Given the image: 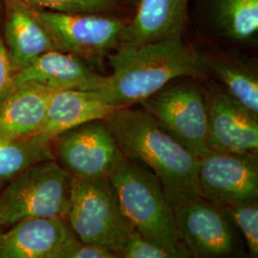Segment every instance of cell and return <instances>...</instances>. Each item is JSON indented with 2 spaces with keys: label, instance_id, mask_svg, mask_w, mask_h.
Masks as SVG:
<instances>
[{
  "label": "cell",
  "instance_id": "obj_1",
  "mask_svg": "<svg viewBox=\"0 0 258 258\" xmlns=\"http://www.w3.org/2000/svg\"><path fill=\"white\" fill-rule=\"evenodd\" d=\"M112 73L92 90L118 107L138 104L181 78L206 77V56L180 38L137 45H120L106 56Z\"/></svg>",
  "mask_w": 258,
  "mask_h": 258
},
{
  "label": "cell",
  "instance_id": "obj_2",
  "mask_svg": "<svg viewBox=\"0 0 258 258\" xmlns=\"http://www.w3.org/2000/svg\"><path fill=\"white\" fill-rule=\"evenodd\" d=\"M121 153L148 166L173 209L200 198L196 186L198 158L164 128L148 111L121 107L104 120Z\"/></svg>",
  "mask_w": 258,
  "mask_h": 258
},
{
  "label": "cell",
  "instance_id": "obj_3",
  "mask_svg": "<svg viewBox=\"0 0 258 258\" xmlns=\"http://www.w3.org/2000/svg\"><path fill=\"white\" fill-rule=\"evenodd\" d=\"M108 180L135 231L170 250L177 258L191 256L177 231L174 209L156 176L138 162L124 157Z\"/></svg>",
  "mask_w": 258,
  "mask_h": 258
},
{
  "label": "cell",
  "instance_id": "obj_4",
  "mask_svg": "<svg viewBox=\"0 0 258 258\" xmlns=\"http://www.w3.org/2000/svg\"><path fill=\"white\" fill-rule=\"evenodd\" d=\"M72 182V175L55 159L29 166L0 194V227L32 218H66Z\"/></svg>",
  "mask_w": 258,
  "mask_h": 258
},
{
  "label": "cell",
  "instance_id": "obj_5",
  "mask_svg": "<svg viewBox=\"0 0 258 258\" xmlns=\"http://www.w3.org/2000/svg\"><path fill=\"white\" fill-rule=\"evenodd\" d=\"M66 219L77 238L120 252L135 231L120 209L108 178H73Z\"/></svg>",
  "mask_w": 258,
  "mask_h": 258
},
{
  "label": "cell",
  "instance_id": "obj_6",
  "mask_svg": "<svg viewBox=\"0 0 258 258\" xmlns=\"http://www.w3.org/2000/svg\"><path fill=\"white\" fill-rule=\"evenodd\" d=\"M32 10L55 50L101 62L120 44L123 20L103 14H73Z\"/></svg>",
  "mask_w": 258,
  "mask_h": 258
},
{
  "label": "cell",
  "instance_id": "obj_7",
  "mask_svg": "<svg viewBox=\"0 0 258 258\" xmlns=\"http://www.w3.org/2000/svg\"><path fill=\"white\" fill-rule=\"evenodd\" d=\"M141 104L197 158L210 149L207 99L196 85L184 83L162 89Z\"/></svg>",
  "mask_w": 258,
  "mask_h": 258
},
{
  "label": "cell",
  "instance_id": "obj_8",
  "mask_svg": "<svg viewBox=\"0 0 258 258\" xmlns=\"http://www.w3.org/2000/svg\"><path fill=\"white\" fill-rule=\"evenodd\" d=\"M57 163L73 178H108L124 158L104 120L81 124L54 141Z\"/></svg>",
  "mask_w": 258,
  "mask_h": 258
},
{
  "label": "cell",
  "instance_id": "obj_9",
  "mask_svg": "<svg viewBox=\"0 0 258 258\" xmlns=\"http://www.w3.org/2000/svg\"><path fill=\"white\" fill-rule=\"evenodd\" d=\"M256 154H235L209 149L198 158L196 186L199 197L220 207L257 202Z\"/></svg>",
  "mask_w": 258,
  "mask_h": 258
},
{
  "label": "cell",
  "instance_id": "obj_10",
  "mask_svg": "<svg viewBox=\"0 0 258 258\" xmlns=\"http://www.w3.org/2000/svg\"><path fill=\"white\" fill-rule=\"evenodd\" d=\"M176 228L194 257H225L234 249V236L224 213L198 198L174 209Z\"/></svg>",
  "mask_w": 258,
  "mask_h": 258
},
{
  "label": "cell",
  "instance_id": "obj_11",
  "mask_svg": "<svg viewBox=\"0 0 258 258\" xmlns=\"http://www.w3.org/2000/svg\"><path fill=\"white\" fill-rule=\"evenodd\" d=\"M208 105V146L210 149L256 154L258 116L224 92L212 94Z\"/></svg>",
  "mask_w": 258,
  "mask_h": 258
},
{
  "label": "cell",
  "instance_id": "obj_12",
  "mask_svg": "<svg viewBox=\"0 0 258 258\" xmlns=\"http://www.w3.org/2000/svg\"><path fill=\"white\" fill-rule=\"evenodd\" d=\"M0 232V258H61L77 236L64 217L32 218Z\"/></svg>",
  "mask_w": 258,
  "mask_h": 258
},
{
  "label": "cell",
  "instance_id": "obj_13",
  "mask_svg": "<svg viewBox=\"0 0 258 258\" xmlns=\"http://www.w3.org/2000/svg\"><path fill=\"white\" fill-rule=\"evenodd\" d=\"M103 78L93 71L83 58L54 49L18 71L15 76L14 88L33 84L53 91L97 90L103 82Z\"/></svg>",
  "mask_w": 258,
  "mask_h": 258
},
{
  "label": "cell",
  "instance_id": "obj_14",
  "mask_svg": "<svg viewBox=\"0 0 258 258\" xmlns=\"http://www.w3.org/2000/svg\"><path fill=\"white\" fill-rule=\"evenodd\" d=\"M190 0H141L138 10L125 23L120 45H137L180 38Z\"/></svg>",
  "mask_w": 258,
  "mask_h": 258
},
{
  "label": "cell",
  "instance_id": "obj_15",
  "mask_svg": "<svg viewBox=\"0 0 258 258\" xmlns=\"http://www.w3.org/2000/svg\"><path fill=\"white\" fill-rule=\"evenodd\" d=\"M120 107L102 101L92 90H60L53 93L39 135L54 143L67 130L92 120H105Z\"/></svg>",
  "mask_w": 258,
  "mask_h": 258
},
{
  "label": "cell",
  "instance_id": "obj_16",
  "mask_svg": "<svg viewBox=\"0 0 258 258\" xmlns=\"http://www.w3.org/2000/svg\"><path fill=\"white\" fill-rule=\"evenodd\" d=\"M5 6L3 40L18 72L55 47L29 7L15 0H5Z\"/></svg>",
  "mask_w": 258,
  "mask_h": 258
},
{
  "label": "cell",
  "instance_id": "obj_17",
  "mask_svg": "<svg viewBox=\"0 0 258 258\" xmlns=\"http://www.w3.org/2000/svg\"><path fill=\"white\" fill-rule=\"evenodd\" d=\"M54 92L33 84L14 88L0 105V137L15 140L38 134Z\"/></svg>",
  "mask_w": 258,
  "mask_h": 258
},
{
  "label": "cell",
  "instance_id": "obj_18",
  "mask_svg": "<svg viewBox=\"0 0 258 258\" xmlns=\"http://www.w3.org/2000/svg\"><path fill=\"white\" fill-rule=\"evenodd\" d=\"M53 142L37 134L23 139L0 137V183L9 182L29 166L55 159Z\"/></svg>",
  "mask_w": 258,
  "mask_h": 258
},
{
  "label": "cell",
  "instance_id": "obj_19",
  "mask_svg": "<svg viewBox=\"0 0 258 258\" xmlns=\"http://www.w3.org/2000/svg\"><path fill=\"white\" fill-rule=\"evenodd\" d=\"M212 16L224 37L248 42L258 31V0H212Z\"/></svg>",
  "mask_w": 258,
  "mask_h": 258
},
{
  "label": "cell",
  "instance_id": "obj_20",
  "mask_svg": "<svg viewBox=\"0 0 258 258\" xmlns=\"http://www.w3.org/2000/svg\"><path fill=\"white\" fill-rule=\"evenodd\" d=\"M207 66L233 100L258 116V79L248 65L225 57H206Z\"/></svg>",
  "mask_w": 258,
  "mask_h": 258
},
{
  "label": "cell",
  "instance_id": "obj_21",
  "mask_svg": "<svg viewBox=\"0 0 258 258\" xmlns=\"http://www.w3.org/2000/svg\"><path fill=\"white\" fill-rule=\"evenodd\" d=\"M30 9L73 14H107L120 9L118 0H15Z\"/></svg>",
  "mask_w": 258,
  "mask_h": 258
},
{
  "label": "cell",
  "instance_id": "obj_22",
  "mask_svg": "<svg viewBox=\"0 0 258 258\" xmlns=\"http://www.w3.org/2000/svg\"><path fill=\"white\" fill-rule=\"evenodd\" d=\"M226 212L239 228L246 240L249 255L258 256V206L257 202H242L216 207Z\"/></svg>",
  "mask_w": 258,
  "mask_h": 258
},
{
  "label": "cell",
  "instance_id": "obj_23",
  "mask_svg": "<svg viewBox=\"0 0 258 258\" xmlns=\"http://www.w3.org/2000/svg\"><path fill=\"white\" fill-rule=\"evenodd\" d=\"M120 257L177 258L173 252L146 239L136 231L131 234L125 246L120 250Z\"/></svg>",
  "mask_w": 258,
  "mask_h": 258
},
{
  "label": "cell",
  "instance_id": "obj_24",
  "mask_svg": "<svg viewBox=\"0 0 258 258\" xmlns=\"http://www.w3.org/2000/svg\"><path fill=\"white\" fill-rule=\"evenodd\" d=\"M119 255L102 246L75 239L64 249L61 258H116Z\"/></svg>",
  "mask_w": 258,
  "mask_h": 258
},
{
  "label": "cell",
  "instance_id": "obj_25",
  "mask_svg": "<svg viewBox=\"0 0 258 258\" xmlns=\"http://www.w3.org/2000/svg\"><path fill=\"white\" fill-rule=\"evenodd\" d=\"M16 73L3 37L0 35V105L14 90Z\"/></svg>",
  "mask_w": 258,
  "mask_h": 258
}]
</instances>
